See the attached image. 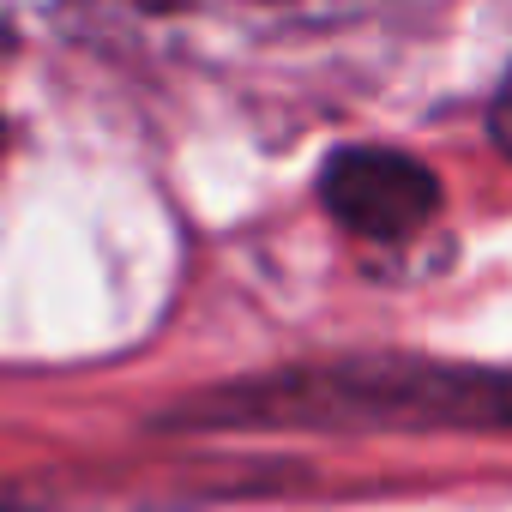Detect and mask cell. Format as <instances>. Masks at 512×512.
<instances>
[{"label": "cell", "mask_w": 512, "mask_h": 512, "mask_svg": "<svg viewBox=\"0 0 512 512\" xmlns=\"http://www.w3.org/2000/svg\"><path fill=\"white\" fill-rule=\"evenodd\" d=\"M290 7H338V0H290Z\"/></svg>", "instance_id": "5b68a950"}, {"label": "cell", "mask_w": 512, "mask_h": 512, "mask_svg": "<svg viewBox=\"0 0 512 512\" xmlns=\"http://www.w3.org/2000/svg\"><path fill=\"white\" fill-rule=\"evenodd\" d=\"M320 199L350 235L392 247V241H410L434 217L440 187L416 157H404L392 145H350V151H338L326 163Z\"/></svg>", "instance_id": "7a4b0ae2"}, {"label": "cell", "mask_w": 512, "mask_h": 512, "mask_svg": "<svg viewBox=\"0 0 512 512\" xmlns=\"http://www.w3.org/2000/svg\"><path fill=\"white\" fill-rule=\"evenodd\" d=\"M121 7H157V0H121Z\"/></svg>", "instance_id": "8992f818"}, {"label": "cell", "mask_w": 512, "mask_h": 512, "mask_svg": "<svg viewBox=\"0 0 512 512\" xmlns=\"http://www.w3.org/2000/svg\"><path fill=\"white\" fill-rule=\"evenodd\" d=\"M0 55H7V37H0Z\"/></svg>", "instance_id": "52a82bcc"}, {"label": "cell", "mask_w": 512, "mask_h": 512, "mask_svg": "<svg viewBox=\"0 0 512 512\" xmlns=\"http://www.w3.org/2000/svg\"><path fill=\"white\" fill-rule=\"evenodd\" d=\"M175 428H404L464 434L512 428V368L458 362H338L217 386L187 398Z\"/></svg>", "instance_id": "6da1fadb"}, {"label": "cell", "mask_w": 512, "mask_h": 512, "mask_svg": "<svg viewBox=\"0 0 512 512\" xmlns=\"http://www.w3.org/2000/svg\"><path fill=\"white\" fill-rule=\"evenodd\" d=\"M0 512H31L25 500H13V494H0Z\"/></svg>", "instance_id": "277c9868"}, {"label": "cell", "mask_w": 512, "mask_h": 512, "mask_svg": "<svg viewBox=\"0 0 512 512\" xmlns=\"http://www.w3.org/2000/svg\"><path fill=\"white\" fill-rule=\"evenodd\" d=\"M488 127H494V139H500V151L512 157V73L500 79V91H494V109H488Z\"/></svg>", "instance_id": "3957f363"}]
</instances>
